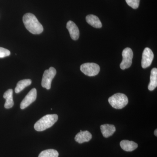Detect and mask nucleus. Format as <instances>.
Listing matches in <instances>:
<instances>
[{
	"label": "nucleus",
	"instance_id": "nucleus-15",
	"mask_svg": "<svg viewBox=\"0 0 157 157\" xmlns=\"http://www.w3.org/2000/svg\"><path fill=\"white\" fill-rule=\"evenodd\" d=\"M157 86V69L154 68L151 72L150 81L148 85V89L150 91L154 90Z\"/></svg>",
	"mask_w": 157,
	"mask_h": 157
},
{
	"label": "nucleus",
	"instance_id": "nucleus-8",
	"mask_svg": "<svg viewBox=\"0 0 157 157\" xmlns=\"http://www.w3.org/2000/svg\"><path fill=\"white\" fill-rule=\"evenodd\" d=\"M37 98V90L36 88H33L27 94L20 104L21 109H24L29 106L36 101Z\"/></svg>",
	"mask_w": 157,
	"mask_h": 157
},
{
	"label": "nucleus",
	"instance_id": "nucleus-13",
	"mask_svg": "<svg viewBox=\"0 0 157 157\" xmlns=\"http://www.w3.org/2000/svg\"><path fill=\"white\" fill-rule=\"evenodd\" d=\"M86 22L95 28H101L102 27V23L99 19V17L94 14H89L86 16Z\"/></svg>",
	"mask_w": 157,
	"mask_h": 157
},
{
	"label": "nucleus",
	"instance_id": "nucleus-1",
	"mask_svg": "<svg viewBox=\"0 0 157 157\" xmlns=\"http://www.w3.org/2000/svg\"><path fill=\"white\" fill-rule=\"evenodd\" d=\"M23 21L26 28L33 34H41L43 31V26L37 17L32 13H26L23 17Z\"/></svg>",
	"mask_w": 157,
	"mask_h": 157
},
{
	"label": "nucleus",
	"instance_id": "nucleus-6",
	"mask_svg": "<svg viewBox=\"0 0 157 157\" xmlns=\"http://www.w3.org/2000/svg\"><path fill=\"white\" fill-rule=\"evenodd\" d=\"M122 55L123 60L120 64V68L122 70H124L129 68L132 65L133 52L131 48H126L123 51Z\"/></svg>",
	"mask_w": 157,
	"mask_h": 157
},
{
	"label": "nucleus",
	"instance_id": "nucleus-12",
	"mask_svg": "<svg viewBox=\"0 0 157 157\" xmlns=\"http://www.w3.org/2000/svg\"><path fill=\"white\" fill-rule=\"evenodd\" d=\"M120 146L123 150L126 151H132L138 147V144L133 141L123 140L120 142Z\"/></svg>",
	"mask_w": 157,
	"mask_h": 157
},
{
	"label": "nucleus",
	"instance_id": "nucleus-2",
	"mask_svg": "<svg viewBox=\"0 0 157 157\" xmlns=\"http://www.w3.org/2000/svg\"><path fill=\"white\" fill-rule=\"evenodd\" d=\"M58 119L57 114H48L41 118L36 122L34 128L38 132H42L49 128L56 122Z\"/></svg>",
	"mask_w": 157,
	"mask_h": 157
},
{
	"label": "nucleus",
	"instance_id": "nucleus-10",
	"mask_svg": "<svg viewBox=\"0 0 157 157\" xmlns=\"http://www.w3.org/2000/svg\"><path fill=\"white\" fill-rule=\"evenodd\" d=\"M92 138V135L87 131H82L80 130L75 136V140L76 142L79 144L88 142Z\"/></svg>",
	"mask_w": 157,
	"mask_h": 157
},
{
	"label": "nucleus",
	"instance_id": "nucleus-5",
	"mask_svg": "<svg viewBox=\"0 0 157 157\" xmlns=\"http://www.w3.org/2000/svg\"><path fill=\"white\" fill-rule=\"evenodd\" d=\"M80 70L85 75L94 76L98 75L100 71V66L95 63H86L80 66Z\"/></svg>",
	"mask_w": 157,
	"mask_h": 157
},
{
	"label": "nucleus",
	"instance_id": "nucleus-17",
	"mask_svg": "<svg viewBox=\"0 0 157 157\" xmlns=\"http://www.w3.org/2000/svg\"><path fill=\"white\" fill-rule=\"evenodd\" d=\"M59 153L54 149H48L40 153L39 157H58Z\"/></svg>",
	"mask_w": 157,
	"mask_h": 157
},
{
	"label": "nucleus",
	"instance_id": "nucleus-14",
	"mask_svg": "<svg viewBox=\"0 0 157 157\" xmlns=\"http://www.w3.org/2000/svg\"><path fill=\"white\" fill-rule=\"evenodd\" d=\"M3 97L6 100L5 107L6 109H10L13 107L14 102L13 99V90L9 89L4 94Z\"/></svg>",
	"mask_w": 157,
	"mask_h": 157
},
{
	"label": "nucleus",
	"instance_id": "nucleus-16",
	"mask_svg": "<svg viewBox=\"0 0 157 157\" xmlns=\"http://www.w3.org/2000/svg\"><path fill=\"white\" fill-rule=\"evenodd\" d=\"M32 80L30 79H23L17 82L15 88V92L18 94L23 90L26 87L30 85Z\"/></svg>",
	"mask_w": 157,
	"mask_h": 157
},
{
	"label": "nucleus",
	"instance_id": "nucleus-4",
	"mask_svg": "<svg viewBox=\"0 0 157 157\" xmlns=\"http://www.w3.org/2000/svg\"><path fill=\"white\" fill-rule=\"evenodd\" d=\"M56 74V70L52 67H51L48 70H45L42 76V87L46 88L47 90L50 89L52 82Z\"/></svg>",
	"mask_w": 157,
	"mask_h": 157
},
{
	"label": "nucleus",
	"instance_id": "nucleus-19",
	"mask_svg": "<svg viewBox=\"0 0 157 157\" xmlns=\"http://www.w3.org/2000/svg\"><path fill=\"white\" fill-rule=\"evenodd\" d=\"M11 52L8 49L0 47V58H4L9 56Z\"/></svg>",
	"mask_w": 157,
	"mask_h": 157
},
{
	"label": "nucleus",
	"instance_id": "nucleus-3",
	"mask_svg": "<svg viewBox=\"0 0 157 157\" xmlns=\"http://www.w3.org/2000/svg\"><path fill=\"white\" fill-rule=\"evenodd\" d=\"M108 102L113 108L121 109L128 103V99L126 95L121 93H117L109 97Z\"/></svg>",
	"mask_w": 157,
	"mask_h": 157
},
{
	"label": "nucleus",
	"instance_id": "nucleus-7",
	"mask_svg": "<svg viewBox=\"0 0 157 157\" xmlns=\"http://www.w3.org/2000/svg\"><path fill=\"white\" fill-rule=\"evenodd\" d=\"M154 55L151 49L149 48H145L142 53L141 67L145 69L151 65L153 60Z\"/></svg>",
	"mask_w": 157,
	"mask_h": 157
},
{
	"label": "nucleus",
	"instance_id": "nucleus-20",
	"mask_svg": "<svg viewBox=\"0 0 157 157\" xmlns=\"http://www.w3.org/2000/svg\"><path fill=\"white\" fill-rule=\"evenodd\" d=\"M154 134H155V136H157V129H156V130H155Z\"/></svg>",
	"mask_w": 157,
	"mask_h": 157
},
{
	"label": "nucleus",
	"instance_id": "nucleus-11",
	"mask_svg": "<svg viewBox=\"0 0 157 157\" xmlns=\"http://www.w3.org/2000/svg\"><path fill=\"white\" fill-rule=\"evenodd\" d=\"M101 130L103 136L107 138L114 134L116 131V128L113 125L105 124L101 125Z\"/></svg>",
	"mask_w": 157,
	"mask_h": 157
},
{
	"label": "nucleus",
	"instance_id": "nucleus-18",
	"mask_svg": "<svg viewBox=\"0 0 157 157\" xmlns=\"http://www.w3.org/2000/svg\"><path fill=\"white\" fill-rule=\"evenodd\" d=\"M127 4L132 9H136L139 7L140 0H125Z\"/></svg>",
	"mask_w": 157,
	"mask_h": 157
},
{
	"label": "nucleus",
	"instance_id": "nucleus-9",
	"mask_svg": "<svg viewBox=\"0 0 157 157\" xmlns=\"http://www.w3.org/2000/svg\"><path fill=\"white\" fill-rule=\"evenodd\" d=\"M67 28L70 33V37L74 40H77L79 36V31L78 27L72 21H69L67 24Z\"/></svg>",
	"mask_w": 157,
	"mask_h": 157
}]
</instances>
